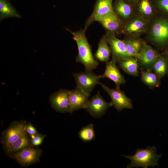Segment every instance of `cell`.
<instances>
[{
	"label": "cell",
	"instance_id": "3957f363",
	"mask_svg": "<svg viewBox=\"0 0 168 168\" xmlns=\"http://www.w3.org/2000/svg\"><path fill=\"white\" fill-rule=\"evenodd\" d=\"M156 151V148L155 146H148L145 149H138L133 156H122L131 160V163L127 165V168H147L149 167H154L155 166L159 167L158 161L162 155L157 154Z\"/></svg>",
	"mask_w": 168,
	"mask_h": 168
},
{
	"label": "cell",
	"instance_id": "4fadbf2b",
	"mask_svg": "<svg viewBox=\"0 0 168 168\" xmlns=\"http://www.w3.org/2000/svg\"><path fill=\"white\" fill-rule=\"evenodd\" d=\"M113 8L115 14L124 24L136 15L135 6L128 3L124 0H114Z\"/></svg>",
	"mask_w": 168,
	"mask_h": 168
},
{
	"label": "cell",
	"instance_id": "9a60e30c",
	"mask_svg": "<svg viewBox=\"0 0 168 168\" xmlns=\"http://www.w3.org/2000/svg\"><path fill=\"white\" fill-rule=\"evenodd\" d=\"M116 63L112 60L106 62L105 72L99 77L100 79L106 78L110 79L114 83L116 88L120 89V86L125 84L126 80L120 72Z\"/></svg>",
	"mask_w": 168,
	"mask_h": 168
},
{
	"label": "cell",
	"instance_id": "f546056e",
	"mask_svg": "<svg viewBox=\"0 0 168 168\" xmlns=\"http://www.w3.org/2000/svg\"><path fill=\"white\" fill-rule=\"evenodd\" d=\"M128 3L135 6L141 0H124Z\"/></svg>",
	"mask_w": 168,
	"mask_h": 168
},
{
	"label": "cell",
	"instance_id": "277c9868",
	"mask_svg": "<svg viewBox=\"0 0 168 168\" xmlns=\"http://www.w3.org/2000/svg\"><path fill=\"white\" fill-rule=\"evenodd\" d=\"M105 35L111 50V60L117 63L131 56L123 40L119 39L116 35L109 31H106Z\"/></svg>",
	"mask_w": 168,
	"mask_h": 168
},
{
	"label": "cell",
	"instance_id": "52a82bcc",
	"mask_svg": "<svg viewBox=\"0 0 168 168\" xmlns=\"http://www.w3.org/2000/svg\"><path fill=\"white\" fill-rule=\"evenodd\" d=\"M150 23L136 15L131 20L124 24L121 34L126 36L139 37L147 33Z\"/></svg>",
	"mask_w": 168,
	"mask_h": 168
},
{
	"label": "cell",
	"instance_id": "5bb4252c",
	"mask_svg": "<svg viewBox=\"0 0 168 168\" xmlns=\"http://www.w3.org/2000/svg\"><path fill=\"white\" fill-rule=\"evenodd\" d=\"M90 95L76 86L70 91L69 100L72 112L81 109H85L89 101Z\"/></svg>",
	"mask_w": 168,
	"mask_h": 168
},
{
	"label": "cell",
	"instance_id": "7402d4cb",
	"mask_svg": "<svg viewBox=\"0 0 168 168\" xmlns=\"http://www.w3.org/2000/svg\"><path fill=\"white\" fill-rule=\"evenodd\" d=\"M118 63L120 68L128 74L134 76L138 75L139 66L137 58L130 56Z\"/></svg>",
	"mask_w": 168,
	"mask_h": 168
},
{
	"label": "cell",
	"instance_id": "83f0119b",
	"mask_svg": "<svg viewBox=\"0 0 168 168\" xmlns=\"http://www.w3.org/2000/svg\"><path fill=\"white\" fill-rule=\"evenodd\" d=\"M46 136L45 134H38L32 138H31V146L37 147L41 145Z\"/></svg>",
	"mask_w": 168,
	"mask_h": 168
},
{
	"label": "cell",
	"instance_id": "2e32d148",
	"mask_svg": "<svg viewBox=\"0 0 168 168\" xmlns=\"http://www.w3.org/2000/svg\"><path fill=\"white\" fill-rule=\"evenodd\" d=\"M135 8L136 15L149 22L159 15L152 0H141Z\"/></svg>",
	"mask_w": 168,
	"mask_h": 168
},
{
	"label": "cell",
	"instance_id": "6da1fadb",
	"mask_svg": "<svg viewBox=\"0 0 168 168\" xmlns=\"http://www.w3.org/2000/svg\"><path fill=\"white\" fill-rule=\"evenodd\" d=\"M66 30L73 35V39L77 44L78 54L76 57V62L82 64L86 71H92L99 64L98 60L93 55L91 47L86 35V31L84 29L72 32L67 28Z\"/></svg>",
	"mask_w": 168,
	"mask_h": 168
},
{
	"label": "cell",
	"instance_id": "9c48e42d",
	"mask_svg": "<svg viewBox=\"0 0 168 168\" xmlns=\"http://www.w3.org/2000/svg\"><path fill=\"white\" fill-rule=\"evenodd\" d=\"M114 0H96L93 12L86 20L84 30L86 29L96 21H98L105 15L114 12Z\"/></svg>",
	"mask_w": 168,
	"mask_h": 168
},
{
	"label": "cell",
	"instance_id": "7a4b0ae2",
	"mask_svg": "<svg viewBox=\"0 0 168 168\" xmlns=\"http://www.w3.org/2000/svg\"><path fill=\"white\" fill-rule=\"evenodd\" d=\"M149 41L156 46L168 47V16L158 15L150 21L147 31Z\"/></svg>",
	"mask_w": 168,
	"mask_h": 168
},
{
	"label": "cell",
	"instance_id": "484cf974",
	"mask_svg": "<svg viewBox=\"0 0 168 168\" xmlns=\"http://www.w3.org/2000/svg\"><path fill=\"white\" fill-rule=\"evenodd\" d=\"M78 135L81 140L84 142L93 140L95 137L93 124L91 123L82 128L79 131Z\"/></svg>",
	"mask_w": 168,
	"mask_h": 168
},
{
	"label": "cell",
	"instance_id": "8fae6325",
	"mask_svg": "<svg viewBox=\"0 0 168 168\" xmlns=\"http://www.w3.org/2000/svg\"><path fill=\"white\" fill-rule=\"evenodd\" d=\"M70 91L60 89L52 94L49 101L52 107L56 111L72 114L69 100Z\"/></svg>",
	"mask_w": 168,
	"mask_h": 168
},
{
	"label": "cell",
	"instance_id": "ba28073f",
	"mask_svg": "<svg viewBox=\"0 0 168 168\" xmlns=\"http://www.w3.org/2000/svg\"><path fill=\"white\" fill-rule=\"evenodd\" d=\"M73 76L77 86L90 95L95 87L100 83L99 76L92 71L73 73Z\"/></svg>",
	"mask_w": 168,
	"mask_h": 168
},
{
	"label": "cell",
	"instance_id": "7c38bea8",
	"mask_svg": "<svg viewBox=\"0 0 168 168\" xmlns=\"http://www.w3.org/2000/svg\"><path fill=\"white\" fill-rule=\"evenodd\" d=\"M113 106L111 102L106 101L98 91L89 100L85 110L92 117L95 118L101 117L108 108Z\"/></svg>",
	"mask_w": 168,
	"mask_h": 168
},
{
	"label": "cell",
	"instance_id": "f1b7e54d",
	"mask_svg": "<svg viewBox=\"0 0 168 168\" xmlns=\"http://www.w3.org/2000/svg\"><path fill=\"white\" fill-rule=\"evenodd\" d=\"M25 130L31 138L39 134L36 129L30 123H26Z\"/></svg>",
	"mask_w": 168,
	"mask_h": 168
},
{
	"label": "cell",
	"instance_id": "d6986e66",
	"mask_svg": "<svg viewBox=\"0 0 168 168\" xmlns=\"http://www.w3.org/2000/svg\"><path fill=\"white\" fill-rule=\"evenodd\" d=\"M31 140L30 136L25 130L17 140L5 149V152L9 155L31 147Z\"/></svg>",
	"mask_w": 168,
	"mask_h": 168
},
{
	"label": "cell",
	"instance_id": "30bf717a",
	"mask_svg": "<svg viewBox=\"0 0 168 168\" xmlns=\"http://www.w3.org/2000/svg\"><path fill=\"white\" fill-rule=\"evenodd\" d=\"M25 121H14L2 133L1 141L5 149L17 140L25 131Z\"/></svg>",
	"mask_w": 168,
	"mask_h": 168
},
{
	"label": "cell",
	"instance_id": "44dd1931",
	"mask_svg": "<svg viewBox=\"0 0 168 168\" xmlns=\"http://www.w3.org/2000/svg\"><path fill=\"white\" fill-rule=\"evenodd\" d=\"M111 54L110 49L105 35L99 41L98 49L94 56L97 60L106 63L109 61Z\"/></svg>",
	"mask_w": 168,
	"mask_h": 168
},
{
	"label": "cell",
	"instance_id": "603a6c76",
	"mask_svg": "<svg viewBox=\"0 0 168 168\" xmlns=\"http://www.w3.org/2000/svg\"><path fill=\"white\" fill-rule=\"evenodd\" d=\"M152 69L160 79L168 72V57L163 54H160L153 64Z\"/></svg>",
	"mask_w": 168,
	"mask_h": 168
},
{
	"label": "cell",
	"instance_id": "4dcf8cb0",
	"mask_svg": "<svg viewBox=\"0 0 168 168\" xmlns=\"http://www.w3.org/2000/svg\"><path fill=\"white\" fill-rule=\"evenodd\" d=\"M162 54H165L168 57V47L165 50Z\"/></svg>",
	"mask_w": 168,
	"mask_h": 168
},
{
	"label": "cell",
	"instance_id": "4316f807",
	"mask_svg": "<svg viewBox=\"0 0 168 168\" xmlns=\"http://www.w3.org/2000/svg\"><path fill=\"white\" fill-rule=\"evenodd\" d=\"M159 15L168 16V0H152Z\"/></svg>",
	"mask_w": 168,
	"mask_h": 168
},
{
	"label": "cell",
	"instance_id": "1f68e13d",
	"mask_svg": "<svg viewBox=\"0 0 168 168\" xmlns=\"http://www.w3.org/2000/svg\"><path fill=\"white\" fill-rule=\"evenodd\" d=\"M167 74H168V73H167Z\"/></svg>",
	"mask_w": 168,
	"mask_h": 168
},
{
	"label": "cell",
	"instance_id": "cb8c5ba5",
	"mask_svg": "<svg viewBox=\"0 0 168 168\" xmlns=\"http://www.w3.org/2000/svg\"><path fill=\"white\" fill-rule=\"evenodd\" d=\"M9 17L21 18V16L8 0H0V19Z\"/></svg>",
	"mask_w": 168,
	"mask_h": 168
},
{
	"label": "cell",
	"instance_id": "e0dca14e",
	"mask_svg": "<svg viewBox=\"0 0 168 168\" xmlns=\"http://www.w3.org/2000/svg\"><path fill=\"white\" fill-rule=\"evenodd\" d=\"M106 31L115 35L121 34L124 24L119 19L114 12L102 17L98 21Z\"/></svg>",
	"mask_w": 168,
	"mask_h": 168
},
{
	"label": "cell",
	"instance_id": "ac0fdd59",
	"mask_svg": "<svg viewBox=\"0 0 168 168\" xmlns=\"http://www.w3.org/2000/svg\"><path fill=\"white\" fill-rule=\"evenodd\" d=\"M140 57L138 60L142 66L147 70H151L153 63L160 54L144 41L140 51Z\"/></svg>",
	"mask_w": 168,
	"mask_h": 168
},
{
	"label": "cell",
	"instance_id": "d4e9b609",
	"mask_svg": "<svg viewBox=\"0 0 168 168\" xmlns=\"http://www.w3.org/2000/svg\"><path fill=\"white\" fill-rule=\"evenodd\" d=\"M141 79L145 84L151 88L158 86L161 83L160 78L150 70L141 71Z\"/></svg>",
	"mask_w": 168,
	"mask_h": 168
},
{
	"label": "cell",
	"instance_id": "8992f818",
	"mask_svg": "<svg viewBox=\"0 0 168 168\" xmlns=\"http://www.w3.org/2000/svg\"><path fill=\"white\" fill-rule=\"evenodd\" d=\"M99 84L110 96L113 106L118 111L120 112L125 109H133L132 99L128 97L124 91L120 89L110 88L100 82Z\"/></svg>",
	"mask_w": 168,
	"mask_h": 168
},
{
	"label": "cell",
	"instance_id": "ffe728a7",
	"mask_svg": "<svg viewBox=\"0 0 168 168\" xmlns=\"http://www.w3.org/2000/svg\"><path fill=\"white\" fill-rule=\"evenodd\" d=\"M123 40L130 56L138 59L140 57V51L144 41L139 37L130 36H126Z\"/></svg>",
	"mask_w": 168,
	"mask_h": 168
},
{
	"label": "cell",
	"instance_id": "5b68a950",
	"mask_svg": "<svg viewBox=\"0 0 168 168\" xmlns=\"http://www.w3.org/2000/svg\"><path fill=\"white\" fill-rule=\"evenodd\" d=\"M42 153L40 148L30 147L9 156L14 159L21 167H27L38 162Z\"/></svg>",
	"mask_w": 168,
	"mask_h": 168
}]
</instances>
